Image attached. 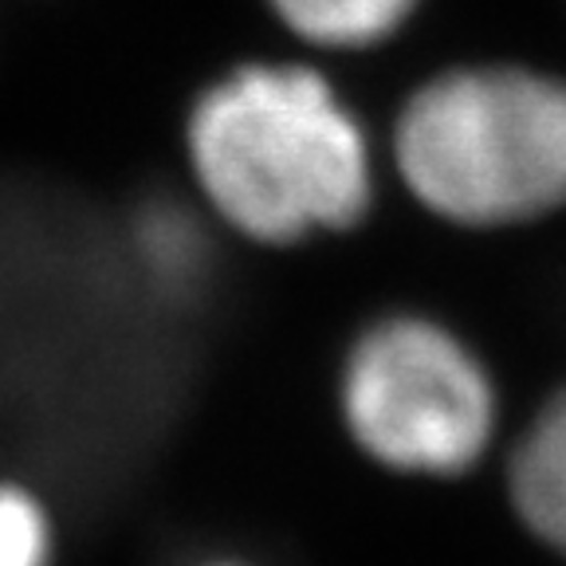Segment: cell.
Instances as JSON below:
<instances>
[{
    "label": "cell",
    "instance_id": "cell-7",
    "mask_svg": "<svg viewBox=\"0 0 566 566\" xmlns=\"http://www.w3.org/2000/svg\"><path fill=\"white\" fill-rule=\"evenodd\" d=\"M154 221L158 224H150V237L142 240V252L150 256V264H158V272L186 275L193 268L197 252H201L193 229L181 224V217H154Z\"/></svg>",
    "mask_w": 566,
    "mask_h": 566
},
{
    "label": "cell",
    "instance_id": "cell-3",
    "mask_svg": "<svg viewBox=\"0 0 566 566\" xmlns=\"http://www.w3.org/2000/svg\"><path fill=\"white\" fill-rule=\"evenodd\" d=\"M343 421L378 464L457 476L492 444L495 398L476 354L417 315L374 323L343 370Z\"/></svg>",
    "mask_w": 566,
    "mask_h": 566
},
{
    "label": "cell",
    "instance_id": "cell-4",
    "mask_svg": "<svg viewBox=\"0 0 566 566\" xmlns=\"http://www.w3.org/2000/svg\"><path fill=\"white\" fill-rule=\"evenodd\" d=\"M512 500L531 535L566 555V386L515 444Z\"/></svg>",
    "mask_w": 566,
    "mask_h": 566
},
{
    "label": "cell",
    "instance_id": "cell-5",
    "mask_svg": "<svg viewBox=\"0 0 566 566\" xmlns=\"http://www.w3.org/2000/svg\"><path fill=\"white\" fill-rule=\"evenodd\" d=\"M300 40L318 48H370L394 35L417 0H268Z\"/></svg>",
    "mask_w": 566,
    "mask_h": 566
},
{
    "label": "cell",
    "instance_id": "cell-8",
    "mask_svg": "<svg viewBox=\"0 0 566 566\" xmlns=\"http://www.w3.org/2000/svg\"><path fill=\"white\" fill-rule=\"evenodd\" d=\"M212 566H232V563H212Z\"/></svg>",
    "mask_w": 566,
    "mask_h": 566
},
{
    "label": "cell",
    "instance_id": "cell-1",
    "mask_svg": "<svg viewBox=\"0 0 566 566\" xmlns=\"http://www.w3.org/2000/svg\"><path fill=\"white\" fill-rule=\"evenodd\" d=\"M205 205L240 237L295 244L370 209V146L318 71L244 63L201 91L186 123Z\"/></svg>",
    "mask_w": 566,
    "mask_h": 566
},
{
    "label": "cell",
    "instance_id": "cell-2",
    "mask_svg": "<svg viewBox=\"0 0 566 566\" xmlns=\"http://www.w3.org/2000/svg\"><path fill=\"white\" fill-rule=\"evenodd\" d=\"M394 161L444 221H535L566 205V83L527 67L437 75L401 111Z\"/></svg>",
    "mask_w": 566,
    "mask_h": 566
},
{
    "label": "cell",
    "instance_id": "cell-6",
    "mask_svg": "<svg viewBox=\"0 0 566 566\" xmlns=\"http://www.w3.org/2000/svg\"><path fill=\"white\" fill-rule=\"evenodd\" d=\"M52 563V520L28 488L0 484V566Z\"/></svg>",
    "mask_w": 566,
    "mask_h": 566
}]
</instances>
